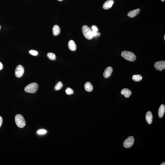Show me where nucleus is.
Here are the masks:
<instances>
[{
    "instance_id": "20e7f679",
    "label": "nucleus",
    "mask_w": 165,
    "mask_h": 165,
    "mask_svg": "<svg viewBox=\"0 0 165 165\" xmlns=\"http://www.w3.org/2000/svg\"><path fill=\"white\" fill-rule=\"evenodd\" d=\"M15 123L19 128H22L25 126L26 122L23 117L21 114H17L15 117Z\"/></svg>"
},
{
    "instance_id": "412c9836",
    "label": "nucleus",
    "mask_w": 165,
    "mask_h": 165,
    "mask_svg": "<svg viewBox=\"0 0 165 165\" xmlns=\"http://www.w3.org/2000/svg\"><path fill=\"white\" fill-rule=\"evenodd\" d=\"M29 53L32 55L35 56L37 55L38 54V53L37 51L36 50H30L29 51Z\"/></svg>"
},
{
    "instance_id": "393cba45",
    "label": "nucleus",
    "mask_w": 165,
    "mask_h": 165,
    "mask_svg": "<svg viewBox=\"0 0 165 165\" xmlns=\"http://www.w3.org/2000/svg\"><path fill=\"white\" fill-rule=\"evenodd\" d=\"M92 32L93 35V36H96L97 35V32L96 31H92Z\"/></svg>"
},
{
    "instance_id": "7ed1b4c3",
    "label": "nucleus",
    "mask_w": 165,
    "mask_h": 165,
    "mask_svg": "<svg viewBox=\"0 0 165 165\" xmlns=\"http://www.w3.org/2000/svg\"><path fill=\"white\" fill-rule=\"evenodd\" d=\"M82 31L84 36L89 40H91L93 37L92 32L90 28L87 26L84 25L82 27Z\"/></svg>"
},
{
    "instance_id": "6ab92c4d",
    "label": "nucleus",
    "mask_w": 165,
    "mask_h": 165,
    "mask_svg": "<svg viewBox=\"0 0 165 165\" xmlns=\"http://www.w3.org/2000/svg\"><path fill=\"white\" fill-rule=\"evenodd\" d=\"M47 56L49 59L51 60H55L56 59L55 55L52 53H49L47 54Z\"/></svg>"
},
{
    "instance_id": "c85d7f7f",
    "label": "nucleus",
    "mask_w": 165,
    "mask_h": 165,
    "mask_svg": "<svg viewBox=\"0 0 165 165\" xmlns=\"http://www.w3.org/2000/svg\"><path fill=\"white\" fill-rule=\"evenodd\" d=\"M161 0V1H162V2H163L165 0Z\"/></svg>"
},
{
    "instance_id": "a878e982",
    "label": "nucleus",
    "mask_w": 165,
    "mask_h": 165,
    "mask_svg": "<svg viewBox=\"0 0 165 165\" xmlns=\"http://www.w3.org/2000/svg\"><path fill=\"white\" fill-rule=\"evenodd\" d=\"M3 68V64L0 62V70H2Z\"/></svg>"
},
{
    "instance_id": "f8f14e48",
    "label": "nucleus",
    "mask_w": 165,
    "mask_h": 165,
    "mask_svg": "<svg viewBox=\"0 0 165 165\" xmlns=\"http://www.w3.org/2000/svg\"><path fill=\"white\" fill-rule=\"evenodd\" d=\"M146 119L147 123L149 124H151L153 121V115L152 113L150 111L148 112L146 116Z\"/></svg>"
},
{
    "instance_id": "2eb2a0df",
    "label": "nucleus",
    "mask_w": 165,
    "mask_h": 165,
    "mask_svg": "<svg viewBox=\"0 0 165 165\" xmlns=\"http://www.w3.org/2000/svg\"><path fill=\"white\" fill-rule=\"evenodd\" d=\"M60 32V28L58 25L54 26L53 28V33L54 36H57L58 35Z\"/></svg>"
},
{
    "instance_id": "39448f33",
    "label": "nucleus",
    "mask_w": 165,
    "mask_h": 165,
    "mask_svg": "<svg viewBox=\"0 0 165 165\" xmlns=\"http://www.w3.org/2000/svg\"><path fill=\"white\" fill-rule=\"evenodd\" d=\"M134 141V138L133 136L129 137L123 142V146L126 148L131 147L133 145Z\"/></svg>"
},
{
    "instance_id": "f03ea898",
    "label": "nucleus",
    "mask_w": 165,
    "mask_h": 165,
    "mask_svg": "<svg viewBox=\"0 0 165 165\" xmlns=\"http://www.w3.org/2000/svg\"><path fill=\"white\" fill-rule=\"evenodd\" d=\"M38 87V85L37 83H32L27 85L24 88V91L30 93H35L37 91Z\"/></svg>"
},
{
    "instance_id": "b1692460",
    "label": "nucleus",
    "mask_w": 165,
    "mask_h": 165,
    "mask_svg": "<svg viewBox=\"0 0 165 165\" xmlns=\"http://www.w3.org/2000/svg\"><path fill=\"white\" fill-rule=\"evenodd\" d=\"M2 122H3V118L1 116H0V127L1 126Z\"/></svg>"
},
{
    "instance_id": "1a4fd4ad",
    "label": "nucleus",
    "mask_w": 165,
    "mask_h": 165,
    "mask_svg": "<svg viewBox=\"0 0 165 165\" xmlns=\"http://www.w3.org/2000/svg\"><path fill=\"white\" fill-rule=\"evenodd\" d=\"M113 0H108L104 3L103 5V8L105 10H108L111 8L114 3Z\"/></svg>"
},
{
    "instance_id": "aec40b11",
    "label": "nucleus",
    "mask_w": 165,
    "mask_h": 165,
    "mask_svg": "<svg viewBox=\"0 0 165 165\" xmlns=\"http://www.w3.org/2000/svg\"><path fill=\"white\" fill-rule=\"evenodd\" d=\"M65 92H66V94L68 95H72L74 93V91L71 88H69V87L67 88L65 91Z\"/></svg>"
},
{
    "instance_id": "f257e3e1",
    "label": "nucleus",
    "mask_w": 165,
    "mask_h": 165,
    "mask_svg": "<svg viewBox=\"0 0 165 165\" xmlns=\"http://www.w3.org/2000/svg\"><path fill=\"white\" fill-rule=\"evenodd\" d=\"M121 55L126 60L131 61H135L136 57L135 55L132 52L127 51H123L121 53Z\"/></svg>"
},
{
    "instance_id": "7c9ffc66",
    "label": "nucleus",
    "mask_w": 165,
    "mask_h": 165,
    "mask_svg": "<svg viewBox=\"0 0 165 165\" xmlns=\"http://www.w3.org/2000/svg\"><path fill=\"white\" fill-rule=\"evenodd\" d=\"M1 27L0 25V29H1Z\"/></svg>"
},
{
    "instance_id": "dca6fc26",
    "label": "nucleus",
    "mask_w": 165,
    "mask_h": 165,
    "mask_svg": "<svg viewBox=\"0 0 165 165\" xmlns=\"http://www.w3.org/2000/svg\"><path fill=\"white\" fill-rule=\"evenodd\" d=\"M85 90L88 92H91L93 90L92 85L89 82H87L85 85Z\"/></svg>"
},
{
    "instance_id": "4468645a",
    "label": "nucleus",
    "mask_w": 165,
    "mask_h": 165,
    "mask_svg": "<svg viewBox=\"0 0 165 165\" xmlns=\"http://www.w3.org/2000/svg\"><path fill=\"white\" fill-rule=\"evenodd\" d=\"M165 112V105L161 104L159 108L158 112V114L159 117L162 118Z\"/></svg>"
},
{
    "instance_id": "9b49d317",
    "label": "nucleus",
    "mask_w": 165,
    "mask_h": 165,
    "mask_svg": "<svg viewBox=\"0 0 165 165\" xmlns=\"http://www.w3.org/2000/svg\"><path fill=\"white\" fill-rule=\"evenodd\" d=\"M140 12V9H137L133 11H130L128 13V16L131 18H133L138 15Z\"/></svg>"
},
{
    "instance_id": "cd10ccee",
    "label": "nucleus",
    "mask_w": 165,
    "mask_h": 165,
    "mask_svg": "<svg viewBox=\"0 0 165 165\" xmlns=\"http://www.w3.org/2000/svg\"><path fill=\"white\" fill-rule=\"evenodd\" d=\"M58 0L59 1H62L63 0Z\"/></svg>"
},
{
    "instance_id": "f3484780",
    "label": "nucleus",
    "mask_w": 165,
    "mask_h": 165,
    "mask_svg": "<svg viewBox=\"0 0 165 165\" xmlns=\"http://www.w3.org/2000/svg\"><path fill=\"white\" fill-rule=\"evenodd\" d=\"M132 79L134 81L139 82L142 80V77L141 75H133L132 77Z\"/></svg>"
},
{
    "instance_id": "bb28decb",
    "label": "nucleus",
    "mask_w": 165,
    "mask_h": 165,
    "mask_svg": "<svg viewBox=\"0 0 165 165\" xmlns=\"http://www.w3.org/2000/svg\"><path fill=\"white\" fill-rule=\"evenodd\" d=\"M160 165H165V162H164L163 163H162V164H161Z\"/></svg>"
},
{
    "instance_id": "ddd939ff",
    "label": "nucleus",
    "mask_w": 165,
    "mask_h": 165,
    "mask_svg": "<svg viewBox=\"0 0 165 165\" xmlns=\"http://www.w3.org/2000/svg\"><path fill=\"white\" fill-rule=\"evenodd\" d=\"M68 46L69 49L72 51H75L77 49V46L73 40H70L68 43Z\"/></svg>"
},
{
    "instance_id": "4be33fe9",
    "label": "nucleus",
    "mask_w": 165,
    "mask_h": 165,
    "mask_svg": "<svg viewBox=\"0 0 165 165\" xmlns=\"http://www.w3.org/2000/svg\"><path fill=\"white\" fill-rule=\"evenodd\" d=\"M46 130L44 129H40L38 131L37 133L40 134H45L47 133Z\"/></svg>"
},
{
    "instance_id": "6e6552de",
    "label": "nucleus",
    "mask_w": 165,
    "mask_h": 165,
    "mask_svg": "<svg viewBox=\"0 0 165 165\" xmlns=\"http://www.w3.org/2000/svg\"><path fill=\"white\" fill-rule=\"evenodd\" d=\"M113 72V68L111 67H108L105 69L104 73V76L105 78H109L111 76Z\"/></svg>"
},
{
    "instance_id": "5701e85b",
    "label": "nucleus",
    "mask_w": 165,
    "mask_h": 165,
    "mask_svg": "<svg viewBox=\"0 0 165 165\" xmlns=\"http://www.w3.org/2000/svg\"><path fill=\"white\" fill-rule=\"evenodd\" d=\"M92 31H96V32H97L98 31V29L97 27L95 26H93L92 27Z\"/></svg>"
},
{
    "instance_id": "c756f323",
    "label": "nucleus",
    "mask_w": 165,
    "mask_h": 165,
    "mask_svg": "<svg viewBox=\"0 0 165 165\" xmlns=\"http://www.w3.org/2000/svg\"><path fill=\"white\" fill-rule=\"evenodd\" d=\"M164 40H165V35L164 37Z\"/></svg>"
},
{
    "instance_id": "423d86ee",
    "label": "nucleus",
    "mask_w": 165,
    "mask_h": 165,
    "mask_svg": "<svg viewBox=\"0 0 165 165\" xmlns=\"http://www.w3.org/2000/svg\"><path fill=\"white\" fill-rule=\"evenodd\" d=\"M24 72V69L23 66L19 65L16 68L15 75L18 78H20L23 76Z\"/></svg>"
},
{
    "instance_id": "a211bd4d",
    "label": "nucleus",
    "mask_w": 165,
    "mask_h": 165,
    "mask_svg": "<svg viewBox=\"0 0 165 165\" xmlns=\"http://www.w3.org/2000/svg\"><path fill=\"white\" fill-rule=\"evenodd\" d=\"M63 86V84L62 82L61 81L58 82L55 86L54 89L56 91L60 90L62 88Z\"/></svg>"
},
{
    "instance_id": "0eeeda50",
    "label": "nucleus",
    "mask_w": 165,
    "mask_h": 165,
    "mask_svg": "<svg viewBox=\"0 0 165 165\" xmlns=\"http://www.w3.org/2000/svg\"><path fill=\"white\" fill-rule=\"evenodd\" d=\"M154 67L157 70L161 71L165 68V61H157L154 64Z\"/></svg>"
},
{
    "instance_id": "9d476101",
    "label": "nucleus",
    "mask_w": 165,
    "mask_h": 165,
    "mask_svg": "<svg viewBox=\"0 0 165 165\" xmlns=\"http://www.w3.org/2000/svg\"><path fill=\"white\" fill-rule=\"evenodd\" d=\"M121 94L124 95L126 98H128L132 95V92L128 89L125 88L122 89L121 92Z\"/></svg>"
}]
</instances>
